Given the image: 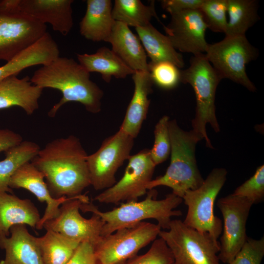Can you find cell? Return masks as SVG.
Segmentation results:
<instances>
[{"mask_svg":"<svg viewBox=\"0 0 264 264\" xmlns=\"http://www.w3.org/2000/svg\"><path fill=\"white\" fill-rule=\"evenodd\" d=\"M88 155L80 139L70 135L47 143L31 162L44 175L53 198H73L90 185Z\"/></svg>","mask_w":264,"mask_h":264,"instance_id":"6da1fadb","label":"cell"},{"mask_svg":"<svg viewBox=\"0 0 264 264\" xmlns=\"http://www.w3.org/2000/svg\"><path fill=\"white\" fill-rule=\"evenodd\" d=\"M30 81L43 89L51 88L62 92V98L48 111L50 117H54L60 108L70 102L81 103L92 113L101 110L103 91L91 80L90 73L72 58L59 56L35 71Z\"/></svg>","mask_w":264,"mask_h":264,"instance_id":"7a4b0ae2","label":"cell"},{"mask_svg":"<svg viewBox=\"0 0 264 264\" xmlns=\"http://www.w3.org/2000/svg\"><path fill=\"white\" fill-rule=\"evenodd\" d=\"M156 191L153 189L147 192L144 200L126 201L108 211L99 210L90 201L82 203L80 209L83 212L98 215L105 222L101 236L109 235L119 229L130 227L146 219H154L161 228L168 229L171 218L182 215L181 211L174 209L182 202V198L172 193L160 200L156 199Z\"/></svg>","mask_w":264,"mask_h":264,"instance_id":"3957f363","label":"cell"},{"mask_svg":"<svg viewBox=\"0 0 264 264\" xmlns=\"http://www.w3.org/2000/svg\"><path fill=\"white\" fill-rule=\"evenodd\" d=\"M171 161L165 173L152 179L148 190L160 186L168 187L172 193L182 198L188 190L199 187L204 179L198 168L196 147L202 138L192 130L186 131L179 127L175 119L169 120Z\"/></svg>","mask_w":264,"mask_h":264,"instance_id":"277c9868","label":"cell"},{"mask_svg":"<svg viewBox=\"0 0 264 264\" xmlns=\"http://www.w3.org/2000/svg\"><path fill=\"white\" fill-rule=\"evenodd\" d=\"M221 80L205 54L193 55L189 66L181 70V82L190 85L195 94L196 107L195 116L192 120V130L205 140L206 147L211 149L213 147L206 128L210 124L215 132L220 131L216 114L215 98Z\"/></svg>","mask_w":264,"mask_h":264,"instance_id":"5b68a950","label":"cell"},{"mask_svg":"<svg viewBox=\"0 0 264 264\" xmlns=\"http://www.w3.org/2000/svg\"><path fill=\"white\" fill-rule=\"evenodd\" d=\"M227 174L224 168L213 169L199 187L187 190L182 198L187 206L183 223L199 232L208 233L216 240L221 234L223 226L221 220L214 214V203Z\"/></svg>","mask_w":264,"mask_h":264,"instance_id":"8992f818","label":"cell"},{"mask_svg":"<svg viewBox=\"0 0 264 264\" xmlns=\"http://www.w3.org/2000/svg\"><path fill=\"white\" fill-rule=\"evenodd\" d=\"M158 236L171 250L174 264H220V242L181 220H171L167 231L161 230Z\"/></svg>","mask_w":264,"mask_h":264,"instance_id":"52a82bcc","label":"cell"},{"mask_svg":"<svg viewBox=\"0 0 264 264\" xmlns=\"http://www.w3.org/2000/svg\"><path fill=\"white\" fill-rule=\"evenodd\" d=\"M258 54L245 35L225 36L222 40L209 44L205 53L221 79H230L253 92L256 88L246 73V65Z\"/></svg>","mask_w":264,"mask_h":264,"instance_id":"ba28073f","label":"cell"},{"mask_svg":"<svg viewBox=\"0 0 264 264\" xmlns=\"http://www.w3.org/2000/svg\"><path fill=\"white\" fill-rule=\"evenodd\" d=\"M161 229L158 224L142 221L101 236L94 244L98 264H123L155 240Z\"/></svg>","mask_w":264,"mask_h":264,"instance_id":"9c48e42d","label":"cell"},{"mask_svg":"<svg viewBox=\"0 0 264 264\" xmlns=\"http://www.w3.org/2000/svg\"><path fill=\"white\" fill-rule=\"evenodd\" d=\"M134 139L119 129L106 138L95 152L88 155L90 185L95 190H105L115 183V174L131 156Z\"/></svg>","mask_w":264,"mask_h":264,"instance_id":"30bf717a","label":"cell"},{"mask_svg":"<svg viewBox=\"0 0 264 264\" xmlns=\"http://www.w3.org/2000/svg\"><path fill=\"white\" fill-rule=\"evenodd\" d=\"M46 32V25L18 9L0 8V61H10Z\"/></svg>","mask_w":264,"mask_h":264,"instance_id":"8fae6325","label":"cell"},{"mask_svg":"<svg viewBox=\"0 0 264 264\" xmlns=\"http://www.w3.org/2000/svg\"><path fill=\"white\" fill-rule=\"evenodd\" d=\"M121 178L110 187L95 197L100 203L117 204L124 201H137L147 193V186L152 180L156 165L149 149H144L131 155Z\"/></svg>","mask_w":264,"mask_h":264,"instance_id":"7c38bea8","label":"cell"},{"mask_svg":"<svg viewBox=\"0 0 264 264\" xmlns=\"http://www.w3.org/2000/svg\"><path fill=\"white\" fill-rule=\"evenodd\" d=\"M217 205L223 218L218 257L220 261L229 264L248 238L246 224L253 204L232 194L219 199Z\"/></svg>","mask_w":264,"mask_h":264,"instance_id":"4fadbf2b","label":"cell"},{"mask_svg":"<svg viewBox=\"0 0 264 264\" xmlns=\"http://www.w3.org/2000/svg\"><path fill=\"white\" fill-rule=\"evenodd\" d=\"M89 202L86 195L70 199L61 204L58 215L46 221L43 228L60 233L74 241L96 243L100 239L105 222L97 215L92 214L89 219L79 212L82 203Z\"/></svg>","mask_w":264,"mask_h":264,"instance_id":"5bb4252c","label":"cell"},{"mask_svg":"<svg viewBox=\"0 0 264 264\" xmlns=\"http://www.w3.org/2000/svg\"><path fill=\"white\" fill-rule=\"evenodd\" d=\"M171 16L170 22L163 26L175 49L193 55L205 54L209 44L205 39L208 27L200 10H187Z\"/></svg>","mask_w":264,"mask_h":264,"instance_id":"9a60e30c","label":"cell"},{"mask_svg":"<svg viewBox=\"0 0 264 264\" xmlns=\"http://www.w3.org/2000/svg\"><path fill=\"white\" fill-rule=\"evenodd\" d=\"M44 179L43 173L30 161L21 166L12 176L9 183L11 189H26L34 194L40 202H45L46 203L44 214L36 226L39 230L43 228V225L46 221L58 215L62 203L82 195L73 198L63 197L59 198H54L51 196Z\"/></svg>","mask_w":264,"mask_h":264,"instance_id":"2e32d148","label":"cell"},{"mask_svg":"<svg viewBox=\"0 0 264 264\" xmlns=\"http://www.w3.org/2000/svg\"><path fill=\"white\" fill-rule=\"evenodd\" d=\"M73 0H19V10L66 36L73 26Z\"/></svg>","mask_w":264,"mask_h":264,"instance_id":"e0dca14e","label":"cell"},{"mask_svg":"<svg viewBox=\"0 0 264 264\" xmlns=\"http://www.w3.org/2000/svg\"><path fill=\"white\" fill-rule=\"evenodd\" d=\"M10 236L0 237V248L5 256L0 264H44L36 237L25 225L17 224L10 229Z\"/></svg>","mask_w":264,"mask_h":264,"instance_id":"ac0fdd59","label":"cell"},{"mask_svg":"<svg viewBox=\"0 0 264 264\" xmlns=\"http://www.w3.org/2000/svg\"><path fill=\"white\" fill-rule=\"evenodd\" d=\"M43 88L34 85L30 78L9 76L0 82V110L18 106L28 115L39 107V100Z\"/></svg>","mask_w":264,"mask_h":264,"instance_id":"d6986e66","label":"cell"},{"mask_svg":"<svg viewBox=\"0 0 264 264\" xmlns=\"http://www.w3.org/2000/svg\"><path fill=\"white\" fill-rule=\"evenodd\" d=\"M134 89L120 129L135 138L146 119L150 103L149 95L154 84L149 71H135L132 75Z\"/></svg>","mask_w":264,"mask_h":264,"instance_id":"ffe728a7","label":"cell"},{"mask_svg":"<svg viewBox=\"0 0 264 264\" xmlns=\"http://www.w3.org/2000/svg\"><path fill=\"white\" fill-rule=\"evenodd\" d=\"M58 46L49 33L0 66V82L17 75L22 70L36 65H47L59 56Z\"/></svg>","mask_w":264,"mask_h":264,"instance_id":"44dd1931","label":"cell"},{"mask_svg":"<svg viewBox=\"0 0 264 264\" xmlns=\"http://www.w3.org/2000/svg\"><path fill=\"white\" fill-rule=\"evenodd\" d=\"M106 42L111 50L134 71H149L147 56L139 40L129 26L115 21Z\"/></svg>","mask_w":264,"mask_h":264,"instance_id":"7402d4cb","label":"cell"},{"mask_svg":"<svg viewBox=\"0 0 264 264\" xmlns=\"http://www.w3.org/2000/svg\"><path fill=\"white\" fill-rule=\"evenodd\" d=\"M40 219L38 209L30 199L0 192V237H8L10 228L15 225L35 228Z\"/></svg>","mask_w":264,"mask_h":264,"instance_id":"603a6c76","label":"cell"},{"mask_svg":"<svg viewBox=\"0 0 264 264\" xmlns=\"http://www.w3.org/2000/svg\"><path fill=\"white\" fill-rule=\"evenodd\" d=\"M86 13L80 22V34L87 40L107 42L115 21L110 0H87Z\"/></svg>","mask_w":264,"mask_h":264,"instance_id":"cb8c5ba5","label":"cell"},{"mask_svg":"<svg viewBox=\"0 0 264 264\" xmlns=\"http://www.w3.org/2000/svg\"><path fill=\"white\" fill-rule=\"evenodd\" d=\"M78 63L88 72H97L109 83L112 77L124 79L134 71L129 67L111 49L103 46L93 54H77Z\"/></svg>","mask_w":264,"mask_h":264,"instance_id":"d4e9b609","label":"cell"},{"mask_svg":"<svg viewBox=\"0 0 264 264\" xmlns=\"http://www.w3.org/2000/svg\"><path fill=\"white\" fill-rule=\"evenodd\" d=\"M135 30L150 62H168L179 68L184 66L182 55L175 49L168 37L158 31L151 23L145 27L135 28Z\"/></svg>","mask_w":264,"mask_h":264,"instance_id":"484cf974","label":"cell"},{"mask_svg":"<svg viewBox=\"0 0 264 264\" xmlns=\"http://www.w3.org/2000/svg\"><path fill=\"white\" fill-rule=\"evenodd\" d=\"M36 241L44 264H66L80 243L49 230Z\"/></svg>","mask_w":264,"mask_h":264,"instance_id":"4316f807","label":"cell"},{"mask_svg":"<svg viewBox=\"0 0 264 264\" xmlns=\"http://www.w3.org/2000/svg\"><path fill=\"white\" fill-rule=\"evenodd\" d=\"M40 149L35 142L23 140L4 152L5 157L0 161V192L12 193L9 186L12 176L21 166L30 162Z\"/></svg>","mask_w":264,"mask_h":264,"instance_id":"83f0119b","label":"cell"},{"mask_svg":"<svg viewBox=\"0 0 264 264\" xmlns=\"http://www.w3.org/2000/svg\"><path fill=\"white\" fill-rule=\"evenodd\" d=\"M112 16L114 21L135 28L148 25L151 23L152 17H155L160 22L155 10L154 1L149 5H146L140 0H115Z\"/></svg>","mask_w":264,"mask_h":264,"instance_id":"f1b7e54d","label":"cell"},{"mask_svg":"<svg viewBox=\"0 0 264 264\" xmlns=\"http://www.w3.org/2000/svg\"><path fill=\"white\" fill-rule=\"evenodd\" d=\"M258 2L255 0H227L229 19L225 36L245 35L258 21Z\"/></svg>","mask_w":264,"mask_h":264,"instance_id":"f546056e","label":"cell"},{"mask_svg":"<svg viewBox=\"0 0 264 264\" xmlns=\"http://www.w3.org/2000/svg\"><path fill=\"white\" fill-rule=\"evenodd\" d=\"M199 10L208 28L225 34L227 24V0H204Z\"/></svg>","mask_w":264,"mask_h":264,"instance_id":"4dcf8cb0","label":"cell"},{"mask_svg":"<svg viewBox=\"0 0 264 264\" xmlns=\"http://www.w3.org/2000/svg\"><path fill=\"white\" fill-rule=\"evenodd\" d=\"M148 71L153 84L160 88L173 89L181 82V70L170 62H150Z\"/></svg>","mask_w":264,"mask_h":264,"instance_id":"1f68e13d","label":"cell"},{"mask_svg":"<svg viewBox=\"0 0 264 264\" xmlns=\"http://www.w3.org/2000/svg\"><path fill=\"white\" fill-rule=\"evenodd\" d=\"M169 120V117L164 115L159 120L155 126L154 143L150 152L151 158L156 166L165 161L170 154Z\"/></svg>","mask_w":264,"mask_h":264,"instance_id":"d6a6232c","label":"cell"},{"mask_svg":"<svg viewBox=\"0 0 264 264\" xmlns=\"http://www.w3.org/2000/svg\"><path fill=\"white\" fill-rule=\"evenodd\" d=\"M173 254L165 241L160 237L156 239L145 254L136 256L123 264H172Z\"/></svg>","mask_w":264,"mask_h":264,"instance_id":"836d02e7","label":"cell"},{"mask_svg":"<svg viewBox=\"0 0 264 264\" xmlns=\"http://www.w3.org/2000/svg\"><path fill=\"white\" fill-rule=\"evenodd\" d=\"M247 199L252 204L259 203L264 198V166L258 167L254 174L240 186L232 194Z\"/></svg>","mask_w":264,"mask_h":264,"instance_id":"e575fe53","label":"cell"},{"mask_svg":"<svg viewBox=\"0 0 264 264\" xmlns=\"http://www.w3.org/2000/svg\"><path fill=\"white\" fill-rule=\"evenodd\" d=\"M264 256V237L259 240L248 238L229 264H261Z\"/></svg>","mask_w":264,"mask_h":264,"instance_id":"d590c367","label":"cell"},{"mask_svg":"<svg viewBox=\"0 0 264 264\" xmlns=\"http://www.w3.org/2000/svg\"><path fill=\"white\" fill-rule=\"evenodd\" d=\"M66 264H98L94 245L88 242H80Z\"/></svg>","mask_w":264,"mask_h":264,"instance_id":"8d00e7d4","label":"cell"},{"mask_svg":"<svg viewBox=\"0 0 264 264\" xmlns=\"http://www.w3.org/2000/svg\"><path fill=\"white\" fill-rule=\"evenodd\" d=\"M204 0H162V8L170 15L187 10L199 9Z\"/></svg>","mask_w":264,"mask_h":264,"instance_id":"74e56055","label":"cell"},{"mask_svg":"<svg viewBox=\"0 0 264 264\" xmlns=\"http://www.w3.org/2000/svg\"><path fill=\"white\" fill-rule=\"evenodd\" d=\"M22 141V137L18 133L8 129L0 128V153L5 152Z\"/></svg>","mask_w":264,"mask_h":264,"instance_id":"f35d334b","label":"cell"},{"mask_svg":"<svg viewBox=\"0 0 264 264\" xmlns=\"http://www.w3.org/2000/svg\"><path fill=\"white\" fill-rule=\"evenodd\" d=\"M174 264V263H173V264Z\"/></svg>","mask_w":264,"mask_h":264,"instance_id":"ab89813d","label":"cell"}]
</instances>
